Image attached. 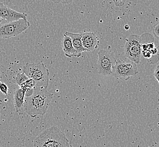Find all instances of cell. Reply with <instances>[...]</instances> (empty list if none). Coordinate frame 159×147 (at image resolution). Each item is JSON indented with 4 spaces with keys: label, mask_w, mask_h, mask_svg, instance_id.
Instances as JSON below:
<instances>
[{
    "label": "cell",
    "mask_w": 159,
    "mask_h": 147,
    "mask_svg": "<svg viewBox=\"0 0 159 147\" xmlns=\"http://www.w3.org/2000/svg\"><path fill=\"white\" fill-rule=\"evenodd\" d=\"M52 99L53 95L47 88L35 87L32 96L25 97V112L32 118L44 115Z\"/></svg>",
    "instance_id": "1"
},
{
    "label": "cell",
    "mask_w": 159,
    "mask_h": 147,
    "mask_svg": "<svg viewBox=\"0 0 159 147\" xmlns=\"http://www.w3.org/2000/svg\"><path fill=\"white\" fill-rule=\"evenodd\" d=\"M72 146L63 132L52 126L35 138L34 147H71Z\"/></svg>",
    "instance_id": "2"
},
{
    "label": "cell",
    "mask_w": 159,
    "mask_h": 147,
    "mask_svg": "<svg viewBox=\"0 0 159 147\" xmlns=\"http://www.w3.org/2000/svg\"><path fill=\"white\" fill-rule=\"evenodd\" d=\"M23 71L36 83V87L47 89L49 85V70L43 63H27L23 67Z\"/></svg>",
    "instance_id": "3"
},
{
    "label": "cell",
    "mask_w": 159,
    "mask_h": 147,
    "mask_svg": "<svg viewBox=\"0 0 159 147\" xmlns=\"http://www.w3.org/2000/svg\"><path fill=\"white\" fill-rule=\"evenodd\" d=\"M138 73L136 64L132 61L127 62L117 58L112 68L111 75L117 79L126 81L131 77L137 75Z\"/></svg>",
    "instance_id": "4"
},
{
    "label": "cell",
    "mask_w": 159,
    "mask_h": 147,
    "mask_svg": "<svg viewBox=\"0 0 159 147\" xmlns=\"http://www.w3.org/2000/svg\"><path fill=\"white\" fill-rule=\"evenodd\" d=\"M30 26L27 19H20L9 22L0 26V38H9L16 37L25 31Z\"/></svg>",
    "instance_id": "5"
},
{
    "label": "cell",
    "mask_w": 159,
    "mask_h": 147,
    "mask_svg": "<svg viewBox=\"0 0 159 147\" xmlns=\"http://www.w3.org/2000/svg\"><path fill=\"white\" fill-rule=\"evenodd\" d=\"M142 55L141 38L132 35L126 39L125 44V56L129 60L136 64H139Z\"/></svg>",
    "instance_id": "6"
},
{
    "label": "cell",
    "mask_w": 159,
    "mask_h": 147,
    "mask_svg": "<svg viewBox=\"0 0 159 147\" xmlns=\"http://www.w3.org/2000/svg\"><path fill=\"white\" fill-rule=\"evenodd\" d=\"M113 53L107 49H102L98 53V70L102 75H111L112 68L116 62Z\"/></svg>",
    "instance_id": "7"
},
{
    "label": "cell",
    "mask_w": 159,
    "mask_h": 147,
    "mask_svg": "<svg viewBox=\"0 0 159 147\" xmlns=\"http://www.w3.org/2000/svg\"><path fill=\"white\" fill-rule=\"evenodd\" d=\"M0 18L9 22L20 19H27V14L18 12L0 2Z\"/></svg>",
    "instance_id": "8"
},
{
    "label": "cell",
    "mask_w": 159,
    "mask_h": 147,
    "mask_svg": "<svg viewBox=\"0 0 159 147\" xmlns=\"http://www.w3.org/2000/svg\"><path fill=\"white\" fill-rule=\"evenodd\" d=\"M82 42L86 51H92L98 48L100 41L94 32H84L82 33Z\"/></svg>",
    "instance_id": "9"
},
{
    "label": "cell",
    "mask_w": 159,
    "mask_h": 147,
    "mask_svg": "<svg viewBox=\"0 0 159 147\" xmlns=\"http://www.w3.org/2000/svg\"><path fill=\"white\" fill-rule=\"evenodd\" d=\"M13 99L16 113L19 114H22L25 112V91L21 88L16 90L13 95Z\"/></svg>",
    "instance_id": "10"
},
{
    "label": "cell",
    "mask_w": 159,
    "mask_h": 147,
    "mask_svg": "<svg viewBox=\"0 0 159 147\" xmlns=\"http://www.w3.org/2000/svg\"><path fill=\"white\" fill-rule=\"evenodd\" d=\"M61 44L64 54L66 57L68 58H72L74 57H80V56L74 48L71 39L69 36L64 34Z\"/></svg>",
    "instance_id": "11"
},
{
    "label": "cell",
    "mask_w": 159,
    "mask_h": 147,
    "mask_svg": "<svg viewBox=\"0 0 159 147\" xmlns=\"http://www.w3.org/2000/svg\"><path fill=\"white\" fill-rule=\"evenodd\" d=\"M64 34L69 36L71 38L74 48L80 56H81V53L83 51H86L82 42V33H76L67 31Z\"/></svg>",
    "instance_id": "12"
},
{
    "label": "cell",
    "mask_w": 159,
    "mask_h": 147,
    "mask_svg": "<svg viewBox=\"0 0 159 147\" xmlns=\"http://www.w3.org/2000/svg\"><path fill=\"white\" fill-rule=\"evenodd\" d=\"M29 79V77H27L24 73H18L16 77V83L20 87Z\"/></svg>",
    "instance_id": "13"
},
{
    "label": "cell",
    "mask_w": 159,
    "mask_h": 147,
    "mask_svg": "<svg viewBox=\"0 0 159 147\" xmlns=\"http://www.w3.org/2000/svg\"><path fill=\"white\" fill-rule=\"evenodd\" d=\"M35 87H36V83L35 81L32 80V79H29L20 86V88H21L25 91L26 88H34Z\"/></svg>",
    "instance_id": "14"
},
{
    "label": "cell",
    "mask_w": 159,
    "mask_h": 147,
    "mask_svg": "<svg viewBox=\"0 0 159 147\" xmlns=\"http://www.w3.org/2000/svg\"><path fill=\"white\" fill-rule=\"evenodd\" d=\"M152 32L154 36L159 41V22L157 23L153 27Z\"/></svg>",
    "instance_id": "15"
},
{
    "label": "cell",
    "mask_w": 159,
    "mask_h": 147,
    "mask_svg": "<svg viewBox=\"0 0 159 147\" xmlns=\"http://www.w3.org/2000/svg\"><path fill=\"white\" fill-rule=\"evenodd\" d=\"M0 91L4 95H7L8 93V91H9V88H8V87L7 86L6 84L0 82Z\"/></svg>",
    "instance_id": "16"
},
{
    "label": "cell",
    "mask_w": 159,
    "mask_h": 147,
    "mask_svg": "<svg viewBox=\"0 0 159 147\" xmlns=\"http://www.w3.org/2000/svg\"><path fill=\"white\" fill-rule=\"evenodd\" d=\"M34 88H26L25 90V97H30V96H32L33 93H34Z\"/></svg>",
    "instance_id": "17"
},
{
    "label": "cell",
    "mask_w": 159,
    "mask_h": 147,
    "mask_svg": "<svg viewBox=\"0 0 159 147\" xmlns=\"http://www.w3.org/2000/svg\"><path fill=\"white\" fill-rule=\"evenodd\" d=\"M113 2L117 7H122L125 2V0H113Z\"/></svg>",
    "instance_id": "18"
},
{
    "label": "cell",
    "mask_w": 159,
    "mask_h": 147,
    "mask_svg": "<svg viewBox=\"0 0 159 147\" xmlns=\"http://www.w3.org/2000/svg\"><path fill=\"white\" fill-rule=\"evenodd\" d=\"M154 76L155 77L156 80H157L159 84V65L157 66L156 69L154 72Z\"/></svg>",
    "instance_id": "19"
},
{
    "label": "cell",
    "mask_w": 159,
    "mask_h": 147,
    "mask_svg": "<svg viewBox=\"0 0 159 147\" xmlns=\"http://www.w3.org/2000/svg\"><path fill=\"white\" fill-rule=\"evenodd\" d=\"M74 1L75 0H60V2L62 4H70Z\"/></svg>",
    "instance_id": "20"
},
{
    "label": "cell",
    "mask_w": 159,
    "mask_h": 147,
    "mask_svg": "<svg viewBox=\"0 0 159 147\" xmlns=\"http://www.w3.org/2000/svg\"><path fill=\"white\" fill-rule=\"evenodd\" d=\"M52 2H53L55 4H58V3H60V0H51Z\"/></svg>",
    "instance_id": "21"
},
{
    "label": "cell",
    "mask_w": 159,
    "mask_h": 147,
    "mask_svg": "<svg viewBox=\"0 0 159 147\" xmlns=\"http://www.w3.org/2000/svg\"><path fill=\"white\" fill-rule=\"evenodd\" d=\"M124 29H126V30H128V29H130V27H129V25L126 24V25L124 26Z\"/></svg>",
    "instance_id": "22"
},
{
    "label": "cell",
    "mask_w": 159,
    "mask_h": 147,
    "mask_svg": "<svg viewBox=\"0 0 159 147\" xmlns=\"http://www.w3.org/2000/svg\"><path fill=\"white\" fill-rule=\"evenodd\" d=\"M2 22V19H1L0 18V26H1V24Z\"/></svg>",
    "instance_id": "23"
},
{
    "label": "cell",
    "mask_w": 159,
    "mask_h": 147,
    "mask_svg": "<svg viewBox=\"0 0 159 147\" xmlns=\"http://www.w3.org/2000/svg\"><path fill=\"white\" fill-rule=\"evenodd\" d=\"M156 147H159V143L158 144H157V145H156Z\"/></svg>",
    "instance_id": "24"
},
{
    "label": "cell",
    "mask_w": 159,
    "mask_h": 147,
    "mask_svg": "<svg viewBox=\"0 0 159 147\" xmlns=\"http://www.w3.org/2000/svg\"><path fill=\"white\" fill-rule=\"evenodd\" d=\"M71 147H72V146H71Z\"/></svg>",
    "instance_id": "25"
}]
</instances>
